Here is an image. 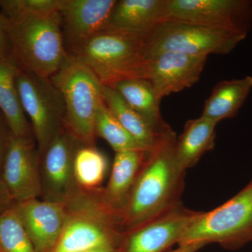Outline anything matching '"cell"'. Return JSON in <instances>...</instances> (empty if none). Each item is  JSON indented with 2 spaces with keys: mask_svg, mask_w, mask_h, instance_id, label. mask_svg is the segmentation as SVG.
<instances>
[{
  "mask_svg": "<svg viewBox=\"0 0 252 252\" xmlns=\"http://www.w3.org/2000/svg\"><path fill=\"white\" fill-rule=\"evenodd\" d=\"M11 134V130H10L7 122L3 114L0 112V173H1V168H2L5 154H6Z\"/></svg>",
  "mask_w": 252,
  "mask_h": 252,
  "instance_id": "obj_28",
  "label": "cell"
},
{
  "mask_svg": "<svg viewBox=\"0 0 252 252\" xmlns=\"http://www.w3.org/2000/svg\"><path fill=\"white\" fill-rule=\"evenodd\" d=\"M102 98L106 107L123 127L148 152L157 142V135L145 120L126 102L114 88L102 85ZM161 135V134H160Z\"/></svg>",
  "mask_w": 252,
  "mask_h": 252,
  "instance_id": "obj_23",
  "label": "cell"
},
{
  "mask_svg": "<svg viewBox=\"0 0 252 252\" xmlns=\"http://www.w3.org/2000/svg\"><path fill=\"white\" fill-rule=\"evenodd\" d=\"M6 19L11 61L21 70L52 77L69 55L59 11L44 16Z\"/></svg>",
  "mask_w": 252,
  "mask_h": 252,
  "instance_id": "obj_2",
  "label": "cell"
},
{
  "mask_svg": "<svg viewBox=\"0 0 252 252\" xmlns=\"http://www.w3.org/2000/svg\"><path fill=\"white\" fill-rule=\"evenodd\" d=\"M167 0L117 1L104 31L145 36L167 19Z\"/></svg>",
  "mask_w": 252,
  "mask_h": 252,
  "instance_id": "obj_16",
  "label": "cell"
},
{
  "mask_svg": "<svg viewBox=\"0 0 252 252\" xmlns=\"http://www.w3.org/2000/svg\"><path fill=\"white\" fill-rule=\"evenodd\" d=\"M112 87L143 118L157 135L172 129L162 119L160 111L161 100L158 97L150 81L146 79L134 78L119 81Z\"/></svg>",
  "mask_w": 252,
  "mask_h": 252,
  "instance_id": "obj_19",
  "label": "cell"
},
{
  "mask_svg": "<svg viewBox=\"0 0 252 252\" xmlns=\"http://www.w3.org/2000/svg\"><path fill=\"white\" fill-rule=\"evenodd\" d=\"M0 175L15 203L42 195L39 157L33 137L11 134Z\"/></svg>",
  "mask_w": 252,
  "mask_h": 252,
  "instance_id": "obj_12",
  "label": "cell"
},
{
  "mask_svg": "<svg viewBox=\"0 0 252 252\" xmlns=\"http://www.w3.org/2000/svg\"><path fill=\"white\" fill-rule=\"evenodd\" d=\"M80 144L64 126L39 157L43 200L67 204L78 193L73 162Z\"/></svg>",
  "mask_w": 252,
  "mask_h": 252,
  "instance_id": "obj_10",
  "label": "cell"
},
{
  "mask_svg": "<svg viewBox=\"0 0 252 252\" xmlns=\"http://www.w3.org/2000/svg\"><path fill=\"white\" fill-rule=\"evenodd\" d=\"M101 84L112 87L119 81L145 79L147 59L144 36L102 31L77 55Z\"/></svg>",
  "mask_w": 252,
  "mask_h": 252,
  "instance_id": "obj_5",
  "label": "cell"
},
{
  "mask_svg": "<svg viewBox=\"0 0 252 252\" xmlns=\"http://www.w3.org/2000/svg\"><path fill=\"white\" fill-rule=\"evenodd\" d=\"M252 241V180L228 201L210 212H202L179 245L218 243L236 250Z\"/></svg>",
  "mask_w": 252,
  "mask_h": 252,
  "instance_id": "obj_6",
  "label": "cell"
},
{
  "mask_svg": "<svg viewBox=\"0 0 252 252\" xmlns=\"http://www.w3.org/2000/svg\"><path fill=\"white\" fill-rule=\"evenodd\" d=\"M107 157L95 146L80 144L74 154L73 172L76 186L81 193L95 194L102 190L108 170Z\"/></svg>",
  "mask_w": 252,
  "mask_h": 252,
  "instance_id": "obj_22",
  "label": "cell"
},
{
  "mask_svg": "<svg viewBox=\"0 0 252 252\" xmlns=\"http://www.w3.org/2000/svg\"><path fill=\"white\" fill-rule=\"evenodd\" d=\"M17 71L18 67L12 61L0 60V112L12 135L32 138L31 124L23 110L16 86Z\"/></svg>",
  "mask_w": 252,
  "mask_h": 252,
  "instance_id": "obj_21",
  "label": "cell"
},
{
  "mask_svg": "<svg viewBox=\"0 0 252 252\" xmlns=\"http://www.w3.org/2000/svg\"><path fill=\"white\" fill-rule=\"evenodd\" d=\"M217 124L203 116L187 121L175 144L176 160L182 170L195 166L204 154L214 149Z\"/></svg>",
  "mask_w": 252,
  "mask_h": 252,
  "instance_id": "obj_18",
  "label": "cell"
},
{
  "mask_svg": "<svg viewBox=\"0 0 252 252\" xmlns=\"http://www.w3.org/2000/svg\"><path fill=\"white\" fill-rule=\"evenodd\" d=\"M177 135L170 129L158 137L147 153L121 214L124 233L135 229L164 212L182 203L186 172L175 158Z\"/></svg>",
  "mask_w": 252,
  "mask_h": 252,
  "instance_id": "obj_1",
  "label": "cell"
},
{
  "mask_svg": "<svg viewBox=\"0 0 252 252\" xmlns=\"http://www.w3.org/2000/svg\"><path fill=\"white\" fill-rule=\"evenodd\" d=\"M147 153L137 150L115 152L110 177L105 188L101 190L100 197L119 220Z\"/></svg>",
  "mask_w": 252,
  "mask_h": 252,
  "instance_id": "obj_17",
  "label": "cell"
},
{
  "mask_svg": "<svg viewBox=\"0 0 252 252\" xmlns=\"http://www.w3.org/2000/svg\"><path fill=\"white\" fill-rule=\"evenodd\" d=\"M0 252H1V248H0Z\"/></svg>",
  "mask_w": 252,
  "mask_h": 252,
  "instance_id": "obj_32",
  "label": "cell"
},
{
  "mask_svg": "<svg viewBox=\"0 0 252 252\" xmlns=\"http://www.w3.org/2000/svg\"><path fill=\"white\" fill-rule=\"evenodd\" d=\"M61 0H1V12L6 18L32 17L59 11Z\"/></svg>",
  "mask_w": 252,
  "mask_h": 252,
  "instance_id": "obj_26",
  "label": "cell"
},
{
  "mask_svg": "<svg viewBox=\"0 0 252 252\" xmlns=\"http://www.w3.org/2000/svg\"><path fill=\"white\" fill-rule=\"evenodd\" d=\"M84 252H119V248H103L94 249V250H89Z\"/></svg>",
  "mask_w": 252,
  "mask_h": 252,
  "instance_id": "obj_31",
  "label": "cell"
},
{
  "mask_svg": "<svg viewBox=\"0 0 252 252\" xmlns=\"http://www.w3.org/2000/svg\"><path fill=\"white\" fill-rule=\"evenodd\" d=\"M16 86L29 118L39 157L64 127L66 109L62 94L51 79L18 69Z\"/></svg>",
  "mask_w": 252,
  "mask_h": 252,
  "instance_id": "obj_8",
  "label": "cell"
},
{
  "mask_svg": "<svg viewBox=\"0 0 252 252\" xmlns=\"http://www.w3.org/2000/svg\"><path fill=\"white\" fill-rule=\"evenodd\" d=\"M15 204V203H14ZM14 205L0 215V248L2 252H36Z\"/></svg>",
  "mask_w": 252,
  "mask_h": 252,
  "instance_id": "obj_25",
  "label": "cell"
},
{
  "mask_svg": "<svg viewBox=\"0 0 252 252\" xmlns=\"http://www.w3.org/2000/svg\"><path fill=\"white\" fill-rule=\"evenodd\" d=\"M65 104L64 126L80 143L95 144V119L103 102L102 84L77 55L69 54L52 77Z\"/></svg>",
  "mask_w": 252,
  "mask_h": 252,
  "instance_id": "obj_3",
  "label": "cell"
},
{
  "mask_svg": "<svg viewBox=\"0 0 252 252\" xmlns=\"http://www.w3.org/2000/svg\"><path fill=\"white\" fill-rule=\"evenodd\" d=\"M205 245L204 243L185 244L179 245L178 248L168 252H197Z\"/></svg>",
  "mask_w": 252,
  "mask_h": 252,
  "instance_id": "obj_30",
  "label": "cell"
},
{
  "mask_svg": "<svg viewBox=\"0 0 252 252\" xmlns=\"http://www.w3.org/2000/svg\"><path fill=\"white\" fill-rule=\"evenodd\" d=\"M0 60L11 61V50L6 27V19L1 12H0Z\"/></svg>",
  "mask_w": 252,
  "mask_h": 252,
  "instance_id": "obj_27",
  "label": "cell"
},
{
  "mask_svg": "<svg viewBox=\"0 0 252 252\" xmlns=\"http://www.w3.org/2000/svg\"><path fill=\"white\" fill-rule=\"evenodd\" d=\"M96 135L102 137L114 152L137 150L148 152L124 128L104 102L99 106L95 119Z\"/></svg>",
  "mask_w": 252,
  "mask_h": 252,
  "instance_id": "obj_24",
  "label": "cell"
},
{
  "mask_svg": "<svg viewBox=\"0 0 252 252\" xmlns=\"http://www.w3.org/2000/svg\"><path fill=\"white\" fill-rule=\"evenodd\" d=\"M116 0H61L59 12L69 54L77 55L93 36L104 31Z\"/></svg>",
  "mask_w": 252,
  "mask_h": 252,
  "instance_id": "obj_13",
  "label": "cell"
},
{
  "mask_svg": "<svg viewBox=\"0 0 252 252\" xmlns=\"http://www.w3.org/2000/svg\"><path fill=\"white\" fill-rule=\"evenodd\" d=\"M202 212L180 203L135 229L124 233L119 252H167L178 245Z\"/></svg>",
  "mask_w": 252,
  "mask_h": 252,
  "instance_id": "obj_11",
  "label": "cell"
},
{
  "mask_svg": "<svg viewBox=\"0 0 252 252\" xmlns=\"http://www.w3.org/2000/svg\"><path fill=\"white\" fill-rule=\"evenodd\" d=\"M15 202L0 175V215L14 205Z\"/></svg>",
  "mask_w": 252,
  "mask_h": 252,
  "instance_id": "obj_29",
  "label": "cell"
},
{
  "mask_svg": "<svg viewBox=\"0 0 252 252\" xmlns=\"http://www.w3.org/2000/svg\"><path fill=\"white\" fill-rule=\"evenodd\" d=\"M14 206L36 252H54L69 215L67 204L36 198Z\"/></svg>",
  "mask_w": 252,
  "mask_h": 252,
  "instance_id": "obj_15",
  "label": "cell"
},
{
  "mask_svg": "<svg viewBox=\"0 0 252 252\" xmlns=\"http://www.w3.org/2000/svg\"><path fill=\"white\" fill-rule=\"evenodd\" d=\"M69 215L54 252L119 248L124 238L119 217L102 202L100 192H78L67 203Z\"/></svg>",
  "mask_w": 252,
  "mask_h": 252,
  "instance_id": "obj_4",
  "label": "cell"
},
{
  "mask_svg": "<svg viewBox=\"0 0 252 252\" xmlns=\"http://www.w3.org/2000/svg\"><path fill=\"white\" fill-rule=\"evenodd\" d=\"M248 34L212 29L184 21L167 19L144 36L146 57L162 52L195 56L230 54Z\"/></svg>",
  "mask_w": 252,
  "mask_h": 252,
  "instance_id": "obj_7",
  "label": "cell"
},
{
  "mask_svg": "<svg viewBox=\"0 0 252 252\" xmlns=\"http://www.w3.org/2000/svg\"><path fill=\"white\" fill-rule=\"evenodd\" d=\"M252 89V77L221 81L206 99L202 115L217 124L236 117Z\"/></svg>",
  "mask_w": 252,
  "mask_h": 252,
  "instance_id": "obj_20",
  "label": "cell"
},
{
  "mask_svg": "<svg viewBox=\"0 0 252 252\" xmlns=\"http://www.w3.org/2000/svg\"><path fill=\"white\" fill-rule=\"evenodd\" d=\"M167 19L248 34L252 24V1L167 0Z\"/></svg>",
  "mask_w": 252,
  "mask_h": 252,
  "instance_id": "obj_9",
  "label": "cell"
},
{
  "mask_svg": "<svg viewBox=\"0 0 252 252\" xmlns=\"http://www.w3.org/2000/svg\"><path fill=\"white\" fill-rule=\"evenodd\" d=\"M206 56L162 52L147 60L145 79L152 83L158 98L190 88L200 79Z\"/></svg>",
  "mask_w": 252,
  "mask_h": 252,
  "instance_id": "obj_14",
  "label": "cell"
}]
</instances>
